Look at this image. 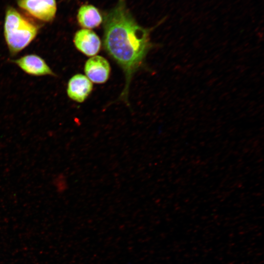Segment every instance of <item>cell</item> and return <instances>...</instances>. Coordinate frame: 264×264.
<instances>
[{"label": "cell", "mask_w": 264, "mask_h": 264, "mask_svg": "<svg viewBox=\"0 0 264 264\" xmlns=\"http://www.w3.org/2000/svg\"><path fill=\"white\" fill-rule=\"evenodd\" d=\"M18 4L33 17L44 22L52 21L56 12L55 0H18Z\"/></svg>", "instance_id": "cell-3"}, {"label": "cell", "mask_w": 264, "mask_h": 264, "mask_svg": "<svg viewBox=\"0 0 264 264\" xmlns=\"http://www.w3.org/2000/svg\"><path fill=\"white\" fill-rule=\"evenodd\" d=\"M23 71L34 76L55 75L45 61L36 54L24 55L12 60Z\"/></svg>", "instance_id": "cell-5"}, {"label": "cell", "mask_w": 264, "mask_h": 264, "mask_svg": "<svg viewBox=\"0 0 264 264\" xmlns=\"http://www.w3.org/2000/svg\"><path fill=\"white\" fill-rule=\"evenodd\" d=\"M77 19L79 24L86 29L95 28L102 22V17L98 9L91 5H85L80 7Z\"/></svg>", "instance_id": "cell-8"}, {"label": "cell", "mask_w": 264, "mask_h": 264, "mask_svg": "<svg viewBox=\"0 0 264 264\" xmlns=\"http://www.w3.org/2000/svg\"><path fill=\"white\" fill-rule=\"evenodd\" d=\"M53 184L59 192L64 191L67 187V183L65 177L62 174L56 176L53 179Z\"/></svg>", "instance_id": "cell-9"}, {"label": "cell", "mask_w": 264, "mask_h": 264, "mask_svg": "<svg viewBox=\"0 0 264 264\" xmlns=\"http://www.w3.org/2000/svg\"><path fill=\"white\" fill-rule=\"evenodd\" d=\"M74 43L76 48L88 56L96 55L101 47V41L97 34L88 29H81L75 33Z\"/></svg>", "instance_id": "cell-6"}, {"label": "cell", "mask_w": 264, "mask_h": 264, "mask_svg": "<svg viewBox=\"0 0 264 264\" xmlns=\"http://www.w3.org/2000/svg\"><path fill=\"white\" fill-rule=\"evenodd\" d=\"M93 84L85 75L77 74L69 80L67 93L72 100L79 103L84 102L92 90Z\"/></svg>", "instance_id": "cell-7"}, {"label": "cell", "mask_w": 264, "mask_h": 264, "mask_svg": "<svg viewBox=\"0 0 264 264\" xmlns=\"http://www.w3.org/2000/svg\"><path fill=\"white\" fill-rule=\"evenodd\" d=\"M84 70L87 77L96 84L106 82L110 76V67L109 62L101 56H94L86 62Z\"/></svg>", "instance_id": "cell-4"}, {"label": "cell", "mask_w": 264, "mask_h": 264, "mask_svg": "<svg viewBox=\"0 0 264 264\" xmlns=\"http://www.w3.org/2000/svg\"><path fill=\"white\" fill-rule=\"evenodd\" d=\"M103 25L104 48L123 70L126 83L121 96L127 98L132 76L156 45L151 42V30L137 24L123 2L105 15Z\"/></svg>", "instance_id": "cell-1"}, {"label": "cell", "mask_w": 264, "mask_h": 264, "mask_svg": "<svg viewBox=\"0 0 264 264\" xmlns=\"http://www.w3.org/2000/svg\"><path fill=\"white\" fill-rule=\"evenodd\" d=\"M38 27L28 21L15 9L9 7L6 11L4 35L10 54L16 55L35 39Z\"/></svg>", "instance_id": "cell-2"}]
</instances>
